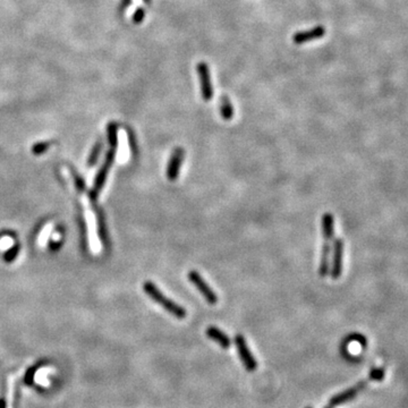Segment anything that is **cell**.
Here are the masks:
<instances>
[{
    "label": "cell",
    "instance_id": "1",
    "mask_svg": "<svg viewBox=\"0 0 408 408\" xmlns=\"http://www.w3.org/2000/svg\"><path fill=\"white\" fill-rule=\"evenodd\" d=\"M143 291H144L145 294L148 295L153 302H156L157 304H159L160 306H162L168 313L173 314L175 317L181 320V318H185L186 316H187V312H186L184 307L181 306L180 304H177L176 302H174V300L168 298L166 295H163L162 292H161L160 289L157 287V285L153 284L152 281H145L144 284H143Z\"/></svg>",
    "mask_w": 408,
    "mask_h": 408
},
{
    "label": "cell",
    "instance_id": "2",
    "mask_svg": "<svg viewBox=\"0 0 408 408\" xmlns=\"http://www.w3.org/2000/svg\"><path fill=\"white\" fill-rule=\"evenodd\" d=\"M114 157H116V148H110L106 155L105 162H103L102 167L100 168L99 173L96 174L92 191L89 193V196H90L91 200H95V198L99 194V192L101 191L103 185H105L107 176H108V173H109V169L112 168L113 163Z\"/></svg>",
    "mask_w": 408,
    "mask_h": 408
},
{
    "label": "cell",
    "instance_id": "3",
    "mask_svg": "<svg viewBox=\"0 0 408 408\" xmlns=\"http://www.w3.org/2000/svg\"><path fill=\"white\" fill-rule=\"evenodd\" d=\"M188 280L192 282L193 285L198 288V291L201 293L204 299L206 300L207 303L211 304V305H214V304L218 303V296L216 293L213 292V289L207 285V282L204 280L203 277L196 270H191L188 271L187 273Z\"/></svg>",
    "mask_w": 408,
    "mask_h": 408
},
{
    "label": "cell",
    "instance_id": "4",
    "mask_svg": "<svg viewBox=\"0 0 408 408\" xmlns=\"http://www.w3.org/2000/svg\"><path fill=\"white\" fill-rule=\"evenodd\" d=\"M235 345L239 354V357H241V360L243 362V365H244L246 370L249 372L255 371L257 367V362H256L255 357L253 356V354L250 353V350L248 346V341H246L244 336L243 335L236 336Z\"/></svg>",
    "mask_w": 408,
    "mask_h": 408
},
{
    "label": "cell",
    "instance_id": "5",
    "mask_svg": "<svg viewBox=\"0 0 408 408\" xmlns=\"http://www.w3.org/2000/svg\"><path fill=\"white\" fill-rule=\"evenodd\" d=\"M196 69H198L200 81H201V91L203 99L205 101H210L213 96V88L212 83H211L209 67H207L205 63H199L198 66H196Z\"/></svg>",
    "mask_w": 408,
    "mask_h": 408
},
{
    "label": "cell",
    "instance_id": "6",
    "mask_svg": "<svg viewBox=\"0 0 408 408\" xmlns=\"http://www.w3.org/2000/svg\"><path fill=\"white\" fill-rule=\"evenodd\" d=\"M185 158V151L184 149L177 148L174 150V152L171 153V157L169 159V162H168L167 166V177L169 181H176L178 175H180V170L181 167L182 161Z\"/></svg>",
    "mask_w": 408,
    "mask_h": 408
},
{
    "label": "cell",
    "instance_id": "7",
    "mask_svg": "<svg viewBox=\"0 0 408 408\" xmlns=\"http://www.w3.org/2000/svg\"><path fill=\"white\" fill-rule=\"evenodd\" d=\"M342 254H343V242L340 238L334 241V254H332V266L331 277L332 279H338L342 272Z\"/></svg>",
    "mask_w": 408,
    "mask_h": 408
},
{
    "label": "cell",
    "instance_id": "8",
    "mask_svg": "<svg viewBox=\"0 0 408 408\" xmlns=\"http://www.w3.org/2000/svg\"><path fill=\"white\" fill-rule=\"evenodd\" d=\"M324 34H325V28L323 26H317L310 31L297 32V33L294 35V42L297 45H300V44H304V42L321 39Z\"/></svg>",
    "mask_w": 408,
    "mask_h": 408
},
{
    "label": "cell",
    "instance_id": "9",
    "mask_svg": "<svg viewBox=\"0 0 408 408\" xmlns=\"http://www.w3.org/2000/svg\"><path fill=\"white\" fill-rule=\"evenodd\" d=\"M330 241L323 238V246H322L321 252V260H320V267H318V274L320 277L324 278L327 277L330 270Z\"/></svg>",
    "mask_w": 408,
    "mask_h": 408
},
{
    "label": "cell",
    "instance_id": "10",
    "mask_svg": "<svg viewBox=\"0 0 408 408\" xmlns=\"http://www.w3.org/2000/svg\"><path fill=\"white\" fill-rule=\"evenodd\" d=\"M205 334L207 336V338L212 339L213 341H216L218 345H219L220 347H223L224 349H228L231 345L230 338H229L223 330H220V329H218L217 327L211 325V327L206 329Z\"/></svg>",
    "mask_w": 408,
    "mask_h": 408
},
{
    "label": "cell",
    "instance_id": "11",
    "mask_svg": "<svg viewBox=\"0 0 408 408\" xmlns=\"http://www.w3.org/2000/svg\"><path fill=\"white\" fill-rule=\"evenodd\" d=\"M334 216L331 213H324L322 217V235L324 239L331 241L334 237Z\"/></svg>",
    "mask_w": 408,
    "mask_h": 408
},
{
    "label": "cell",
    "instance_id": "12",
    "mask_svg": "<svg viewBox=\"0 0 408 408\" xmlns=\"http://www.w3.org/2000/svg\"><path fill=\"white\" fill-rule=\"evenodd\" d=\"M220 113H221V116L225 120H230L232 116H234V109H232V106L230 101H229V99L226 98V96H224L223 99H221V105H220Z\"/></svg>",
    "mask_w": 408,
    "mask_h": 408
},
{
    "label": "cell",
    "instance_id": "13",
    "mask_svg": "<svg viewBox=\"0 0 408 408\" xmlns=\"http://www.w3.org/2000/svg\"><path fill=\"white\" fill-rule=\"evenodd\" d=\"M355 393H356V389H350L346 392L339 393V395L332 397V399L330 400V405L331 406L340 405V404H342V403L347 402V400L352 399L353 396H355Z\"/></svg>",
    "mask_w": 408,
    "mask_h": 408
},
{
    "label": "cell",
    "instance_id": "14",
    "mask_svg": "<svg viewBox=\"0 0 408 408\" xmlns=\"http://www.w3.org/2000/svg\"><path fill=\"white\" fill-rule=\"evenodd\" d=\"M107 133H108V141L112 148H117L118 145V134H117V125L114 123H110L107 126Z\"/></svg>",
    "mask_w": 408,
    "mask_h": 408
},
{
    "label": "cell",
    "instance_id": "15",
    "mask_svg": "<svg viewBox=\"0 0 408 408\" xmlns=\"http://www.w3.org/2000/svg\"><path fill=\"white\" fill-rule=\"evenodd\" d=\"M101 150H102V142H96V144L94 145V148L92 149L91 151V155L89 157L88 159V167H93L94 164L96 163V161L99 159V156L100 153H101Z\"/></svg>",
    "mask_w": 408,
    "mask_h": 408
},
{
    "label": "cell",
    "instance_id": "16",
    "mask_svg": "<svg viewBox=\"0 0 408 408\" xmlns=\"http://www.w3.org/2000/svg\"><path fill=\"white\" fill-rule=\"evenodd\" d=\"M19 252H20V245L15 244L7 250L5 256H3V259H5L6 262H12V261L15 260L16 256L19 255Z\"/></svg>",
    "mask_w": 408,
    "mask_h": 408
},
{
    "label": "cell",
    "instance_id": "17",
    "mask_svg": "<svg viewBox=\"0 0 408 408\" xmlns=\"http://www.w3.org/2000/svg\"><path fill=\"white\" fill-rule=\"evenodd\" d=\"M49 146H50L49 142L35 143V144L32 146V152H33V155L35 156H40L49 149Z\"/></svg>",
    "mask_w": 408,
    "mask_h": 408
},
{
    "label": "cell",
    "instance_id": "18",
    "mask_svg": "<svg viewBox=\"0 0 408 408\" xmlns=\"http://www.w3.org/2000/svg\"><path fill=\"white\" fill-rule=\"evenodd\" d=\"M74 173V181H75V186H76V188H77V191L78 192H83L84 191V188H85V182H84V181H83V178L82 177H80L78 176V175L75 173V171H73Z\"/></svg>",
    "mask_w": 408,
    "mask_h": 408
},
{
    "label": "cell",
    "instance_id": "19",
    "mask_svg": "<svg viewBox=\"0 0 408 408\" xmlns=\"http://www.w3.org/2000/svg\"><path fill=\"white\" fill-rule=\"evenodd\" d=\"M98 230H99V235H100V238L102 239V241H106V226H105V221H103L102 217H99V221H98Z\"/></svg>",
    "mask_w": 408,
    "mask_h": 408
},
{
    "label": "cell",
    "instance_id": "20",
    "mask_svg": "<svg viewBox=\"0 0 408 408\" xmlns=\"http://www.w3.org/2000/svg\"><path fill=\"white\" fill-rule=\"evenodd\" d=\"M144 15H145V12L143 8H137L136 9V12L134 13V16H133V22L138 24L141 23L143 19H144Z\"/></svg>",
    "mask_w": 408,
    "mask_h": 408
},
{
    "label": "cell",
    "instance_id": "21",
    "mask_svg": "<svg viewBox=\"0 0 408 408\" xmlns=\"http://www.w3.org/2000/svg\"><path fill=\"white\" fill-rule=\"evenodd\" d=\"M10 244H12V239H9V238H3L2 241H1V243H0V245H1L2 249L8 248V246Z\"/></svg>",
    "mask_w": 408,
    "mask_h": 408
},
{
    "label": "cell",
    "instance_id": "22",
    "mask_svg": "<svg viewBox=\"0 0 408 408\" xmlns=\"http://www.w3.org/2000/svg\"><path fill=\"white\" fill-rule=\"evenodd\" d=\"M0 408H6V402L3 398H0Z\"/></svg>",
    "mask_w": 408,
    "mask_h": 408
},
{
    "label": "cell",
    "instance_id": "23",
    "mask_svg": "<svg viewBox=\"0 0 408 408\" xmlns=\"http://www.w3.org/2000/svg\"><path fill=\"white\" fill-rule=\"evenodd\" d=\"M325 408H330V407H325Z\"/></svg>",
    "mask_w": 408,
    "mask_h": 408
},
{
    "label": "cell",
    "instance_id": "24",
    "mask_svg": "<svg viewBox=\"0 0 408 408\" xmlns=\"http://www.w3.org/2000/svg\"><path fill=\"white\" fill-rule=\"evenodd\" d=\"M307 408H311V407H307Z\"/></svg>",
    "mask_w": 408,
    "mask_h": 408
}]
</instances>
